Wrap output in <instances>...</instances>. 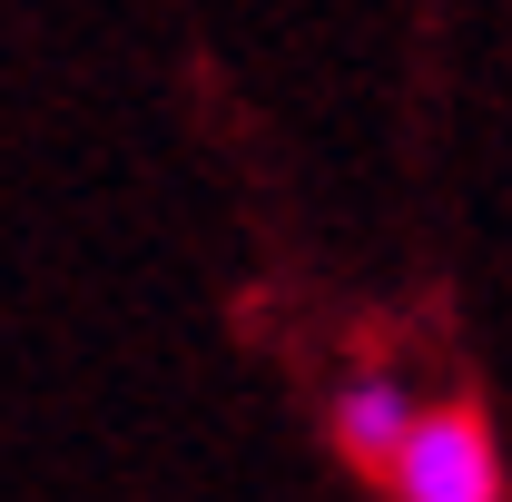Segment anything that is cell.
<instances>
[{"mask_svg":"<svg viewBox=\"0 0 512 502\" xmlns=\"http://www.w3.org/2000/svg\"><path fill=\"white\" fill-rule=\"evenodd\" d=\"M414 424H424V404H414L394 375H345V384H335V404H325L335 453H345V463H375V473L404 453V434H414Z\"/></svg>","mask_w":512,"mask_h":502,"instance_id":"cell-2","label":"cell"},{"mask_svg":"<svg viewBox=\"0 0 512 502\" xmlns=\"http://www.w3.org/2000/svg\"><path fill=\"white\" fill-rule=\"evenodd\" d=\"M384 483L394 502H503V453H493V424L473 414V404H444V414H424L404 453L384 463Z\"/></svg>","mask_w":512,"mask_h":502,"instance_id":"cell-1","label":"cell"}]
</instances>
